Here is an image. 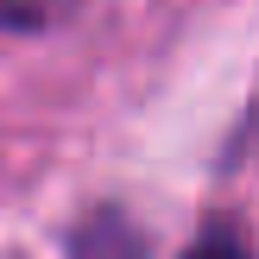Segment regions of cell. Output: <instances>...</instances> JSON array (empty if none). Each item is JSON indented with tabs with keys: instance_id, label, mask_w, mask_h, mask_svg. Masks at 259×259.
I'll list each match as a JSON object with an SVG mask.
<instances>
[{
	"instance_id": "2",
	"label": "cell",
	"mask_w": 259,
	"mask_h": 259,
	"mask_svg": "<svg viewBox=\"0 0 259 259\" xmlns=\"http://www.w3.org/2000/svg\"><path fill=\"white\" fill-rule=\"evenodd\" d=\"M184 259H247V253H240L234 240H202V247H190Z\"/></svg>"
},
{
	"instance_id": "1",
	"label": "cell",
	"mask_w": 259,
	"mask_h": 259,
	"mask_svg": "<svg viewBox=\"0 0 259 259\" xmlns=\"http://www.w3.org/2000/svg\"><path fill=\"white\" fill-rule=\"evenodd\" d=\"M63 13H76V0H0V25L7 32H45Z\"/></svg>"
}]
</instances>
